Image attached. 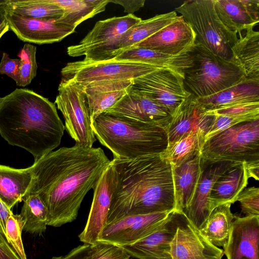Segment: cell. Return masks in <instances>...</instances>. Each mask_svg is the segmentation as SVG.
Segmentation results:
<instances>
[{
  "label": "cell",
  "mask_w": 259,
  "mask_h": 259,
  "mask_svg": "<svg viewBox=\"0 0 259 259\" xmlns=\"http://www.w3.org/2000/svg\"><path fill=\"white\" fill-rule=\"evenodd\" d=\"M196 40V34L191 26L180 15L172 23L144 40L136 47L150 49L169 55L178 56L190 52Z\"/></svg>",
  "instance_id": "obj_20"
},
{
  "label": "cell",
  "mask_w": 259,
  "mask_h": 259,
  "mask_svg": "<svg viewBox=\"0 0 259 259\" xmlns=\"http://www.w3.org/2000/svg\"><path fill=\"white\" fill-rule=\"evenodd\" d=\"M20 63V59H11L6 53H4L0 62V74L7 75L17 84L19 79Z\"/></svg>",
  "instance_id": "obj_41"
},
{
  "label": "cell",
  "mask_w": 259,
  "mask_h": 259,
  "mask_svg": "<svg viewBox=\"0 0 259 259\" xmlns=\"http://www.w3.org/2000/svg\"><path fill=\"white\" fill-rule=\"evenodd\" d=\"M55 103L65 120V130L75 144L91 148L96 141L83 85L72 79L61 81Z\"/></svg>",
  "instance_id": "obj_9"
},
{
  "label": "cell",
  "mask_w": 259,
  "mask_h": 259,
  "mask_svg": "<svg viewBox=\"0 0 259 259\" xmlns=\"http://www.w3.org/2000/svg\"><path fill=\"white\" fill-rule=\"evenodd\" d=\"M196 98L208 111L259 102V77L245 78L214 95Z\"/></svg>",
  "instance_id": "obj_26"
},
{
  "label": "cell",
  "mask_w": 259,
  "mask_h": 259,
  "mask_svg": "<svg viewBox=\"0 0 259 259\" xmlns=\"http://www.w3.org/2000/svg\"><path fill=\"white\" fill-rule=\"evenodd\" d=\"M0 259H20L1 233H0Z\"/></svg>",
  "instance_id": "obj_44"
},
{
  "label": "cell",
  "mask_w": 259,
  "mask_h": 259,
  "mask_svg": "<svg viewBox=\"0 0 259 259\" xmlns=\"http://www.w3.org/2000/svg\"><path fill=\"white\" fill-rule=\"evenodd\" d=\"M90 245L84 243L73 248L65 255L54 256L52 259H87Z\"/></svg>",
  "instance_id": "obj_42"
},
{
  "label": "cell",
  "mask_w": 259,
  "mask_h": 259,
  "mask_svg": "<svg viewBox=\"0 0 259 259\" xmlns=\"http://www.w3.org/2000/svg\"><path fill=\"white\" fill-rule=\"evenodd\" d=\"M8 0H0V5L7 3Z\"/></svg>",
  "instance_id": "obj_48"
},
{
  "label": "cell",
  "mask_w": 259,
  "mask_h": 259,
  "mask_svg": "<svg viewBox=\"0 0 259 259\" xmlns=\"http://www.w3.org/2000/svg\"><path fill=\"white\" fill-rule=\"evenodd\" d=\"M134 83V80H114L83 85L92 122L124 96Z\"/></svg>",
  "instance_id": "obj_23"
},
{
  "label": "cell",
  "mask_w": 259,
  "mask_h": 259,
  "mask_svg": "<svg viewBox=\"0 0 259 259\" xmlns=\"http://www.w3.org/2000/svg\"><path fill=\"white\" fill-rule=\"evenodd\" d=\"M9 28L24 41L37 44L61 41L75 32V27L59 23L57 19H38L14 14L6 10Z\"/></svg>",
  "instance_id": "obj_15"
},
{
  "label": "cell",
  "mask_w": 259,
  "mask_h": 259,
  "mask_svg": "<svg viewBox=\"0 0 259 259\" xmlns=\"http://www.w3.org/2000/svg\"><path fill=\"white\" fill-rule=\"evenodd\" d=\"M141 20L127 14L99 21L79 44L68 47L67 54L73 57L84 56V59L94 61L113 59L122 36Z\"/></svg>",
  "instance_id": "obj_8"
},
{
  "label": "cell",
  "mask_w": 259,
  "mask_h": 259,
  "mask_svg": "<svg viewBox=\"0 0 259 259\" xmlns=\"http://www.w3.org/2000/svg\"><path fill=\"white\" fill-rule=\"evenodd\" d=\"M215 10L230 30L241 34L259 22L258 0H213Z\"/></svg>",
  "instance_id": "obj_22"
},
{
  "label": "cell",
  "mask_w": 259,
  "mask_h": 259,
  "mask_svg": "<svg viewBox=\"0 0 259 259\" xmlns=\"http://www.w3.org/2000/svg\"><path fill=\"white\" fill-rule=\"evenodd\" d=\"M200 152L177 166H172L175 210L184 212L194 194L201 170Z\"/></svg>",
  "instance_id": "obj_25"
},
{
  "label": "cell",
  "mask_w": 259,
  "mask_h": 259,
  "mask_svg": "<svg viewBox=\"0 0 259 259\" xmlns=\"http://www.w3.org/2000/svg\"><path fill=\"white\" fill-rule=\"evenodd\" d=\"M131 257L122 246L98 241L90 245L87 259H131Z\"/></svg>",
  "instance_id": "obj_38"
},
{
  "label": "cell",
  "mask_w": 259,
  "mask_h": 259,
  "mask_svg": "<svg viewBox=\"0 0 259 259\" xmlns=\"http://www.w3.org/2000/svg\"><path fill=\"white\" fill-rule=\"evenodd\" d=\"M24 224V221L19 214L13 213L9 218L6 225L5 238L20 259H27L21 237Z\"/></svg>",
  "instance_id": "obj_37"
},
{
  "label": "cell",
  "mask_w": 259,
  "mask_h": 259,
  "mask_svg": "<svg viewBox=\"0 0 259 259\" xmlns=\"http://www.w3.org/2000/svg\"><path fill=\"white\" fill-rule=\"evenodd\" d=\"M12 213L11 210L0 199V233L5 237L6 234L7 222Z\"/></svg>",
  "instance_id": "obj_45"
},
{
  "label": "cell",
  "mask_w": 259,
  "mask_h": 259,
  "mask_svg": "<svg viewBox=\"0 0 259 259\" xmlns=\"http://www.w3.org/2000/svg\"><path fill=\"white\" fill-rule=\"evenodd\" d=\"M32 178L31 166L16 169L0 164V199L11 209L22 200Z\"/></svg>",
  "instance_id": "obj_29"
},
{
  "label": "cell",
  "mask_w": 259,
  "mask_h": 259,
  "mask_svg": "<svg viewBox=\"0 0 259 259\" xmlns=\"http://www.w3.org/2000/svg\"><path fill=\"white\" fill-rule=\"evenodd\" d=\"M192 27L196 42L214 54L230 61L231 49L238 40L237 33L227 28L220 19L213 0H189L175 10Z\"/></svg>",
  "instance_id": "obj_6"
},
{
  "label": "cell",
  "mask_w": 259,
  "mask_h": 259,
  "mask_svg": "<svg viewBox=\"0 0 259 259\" xmlns=\"http://www.w3.org/2000/svg\"><path fill=\"white\" fill-rule=\"evenodd\" d=\"M64 10L57 22L76 27L83 21L105 10L108 0H50Z\"/></svg>",
  "instance_id": "obj_32"
},
{
  "label": "cell",
  "mask_w": 259,
  "mask_h": 259,
  "mask_svg": "<svg viewBox=\"0 0 259 259\" xmlns=\"http://www.w3.org/2000/svg\"><path fill=\"white\" fill-rule=\"evenodd\" d=\"M245 31L231 49L230 61L245 77H259V32L253 27Z\"/></svg>",
  "instance_id": "obj_28"
},
{
  "label": "cell",
  "mask_w": 259,
  "mask_h": 259,
  "mask_svg": "<svg viewBox=\"0 0 259 259\" xmlns=\"http://www.w3.org/2000/svg\"><path fill=\"white\" fill-rule=\"evenodd\" d=\"M204 161L242 163L259 160V119L228 128L204 142L200 151Z\"/></svg>",
  "instance_id": "obj_7"
},
{
  "label": "cell",
  "mask_w": 259,
  "mask_h": 259,
  "mask_svg": "<svg viewBox=\"0 0 259 259\" xmlns=\"http://www.w3.org/2000/svg\"><path fill=\"white\" fill-rule=\"evenodd\" d=\"M231 205V203H225L214 208L199 229L216 246L224 247L227 243L234 217Z\"/></svg>",
  "instance_id": "obj_31"
},
{
  "label": "cell",
  "mask_w": 259,
  "mask_h": 259,
  "mask_svg": "<svg viewBox=\"0 0 259 259\" xmlns=\"http://www.w3.org/2000/svg\"><path fill=\"white\" fill-rule=\"evenodd\" d=\"M248 177L243 163L237 164L226 170L215 181L210 197L211 211L218 205L234 203L248 184Z\"/></svg>",
  "instance_id": "obj_27"
},
{
  "label": "cell",
  "mask_w": 259,
  "mask_h": 259,
  "mask_svg": "<svg viewBox=\"0 0 259 259\" xmlns=\"http://www.w3.org/2000/svg\"><path fill=\"white\" fill-rule=\"evenodd\" d=\"M170 212L132 215L120 218L105 225L99 241L121 246L132 244L155 231Z\"/></svg>",
  "instance_id": "obj_12"
},
{
  "label": "cell",
  "mask_w": 259,
  "mask_h": 259,
  "mask_svg": "<svg viewBox=\"0 0 259 259\" xmlns=\"http://www.w3.org/2000/svg\"><path fill=\"white\" fill-rule=\"evenodd\" d=\"M24 203L19 214L24 221L23 230L31 234L41 235L48 226L47 208L37 194H30L23 197Z\"/></svg>",
  "instance_id": "obj_34"
},
{
  "label": "cell",
  "mask_w": 259,
  "mask_h": 259,
  "mask_svg": "<svg viewBox=\"0 0 259 259\" xmlns=\"http://www.w3.org/2000/svg\"><path fill=\"white\" fill-rule=\"evenodd\" d=\"M92 127L96 138L115 158L160 154L168 145L164 128L128 118L102 113L92 122Z\"/></svg>",
  "instance_id": "obj_4"
},
{
  "label": "cell",
  "mask_w": 259,
  "mask_h": 259,
  "mask_svg": "<svg viewBox=\"0 0 259 259\" xmlns=\"http://www.w3.org/2000/svg\"><path fill=\"white\" fill-rule=\"evenodd\" d=\"M113 59L151 65L169 70L183 78L185 71L192 64L189 53L172 56L139 47L121 51Z\"/></svg>",
  "instance_id": "obj_24"
},
{
  "label": "cell",
  "mask_w": 259,
  "mask_h": 259,
  "mask_svg": "<svg viewBox=\"0 0 259 259\" xmlns=\"http://www.w3.org/2000/svg\"><path fill=\"white\" fill-rule=\"evenodd\" d=\"M159 68L138 62L111 59L94 61L83 59L68 62L62 69V79H72L80 84L114 80H134Z\"/></svg>",
  "instance_id": "obj_10"
},
{
  "label": "cell",
  "mask_w": 259,
  "mask_h": 259,
  "mask_svg": "<svg viewBox=\"0 0 259 259\" xmlns=\"http://www.w3.org/2000/svg\"><path fill=\"white\" fill-rule=\"evenodd\" d=\"M178 17L177 12L172 11L142 20L122 36L118 45V54L121 51L136 48L139 44L172 23Z\"/></svg>",
  "instance_id": "obj_30"
},
{
  "label": "cell",
  "mask_w": 259,
  "mask_h": 259,
  "mask_svg": "<svg viewBox=\"0 0 259 259\" xmlns=\"http://www.w3.org/2000/svg\"><path fill=\"white\" fill-rule=\"evenodd\" d=\"M257 119H259V115L226 114L214 115L212 125L204 138V142L213 136L228 128L243 122Z\"/></svg>",
  "instance_id": "obj_39"
},
{
  "label": "cell",
  "mask_w": 259,
  "mask_h": 259,
  "mask_svg": "<svg viewBox=\"0 0 259 259\" xmlns=\"http://www.w3.org/2000/svg\"><path fill=\"white\" fill-rule=\"evenodd\" d=\"M6 10L14 14L38 19H58L64 10L50 0H8Z\"/></svg>",
  "instance_id": "obj_33"
},
{
  "label": "cell",
  "mask_w": 259,
  "mask_h": 259,
  "mask_svg": "<svg viewBox=\"0 0 259 259\" xmlns=\"http://www.w3.org/2000/svg\"><path fill=\"white\" fill-rule=\"evenodd\" d=\"M65 126L56 105L33 91L16 89L0 99V134L35 161L58 147Z\"/></svg>",
  "instance_id": "obj_3"
},
{
  "label": "cell",
  "mask_w": 259,
  "mask_h": 259,
  "mask_svg": "<svg viewBox=\"0 0 259 259\" xmlns=\"http://www.w3.org/2000/svg\"><path fill=\"white\" fill-rule=\"evenodd\" d=\"M109 3L119 4L124 9V12L128 14L133 13L144 7L145 0L122 1V0H108Z\"/></svg>",
  "instance_id": "obj_43"
},
{
  "label": "cell",
  "mask_w": 259,
  "mask_h": 259,
  "mask_svg": "<svg viewBox=\"0 0 259 259\" xmlns=\"http://www.w3.org/2000/svg\"><path fill=\"white\" fill-rule=\"evenodd\" d=\"M189 53L192 64L185 71L184 81L196 98L214 95L246 78L230 61L217 56L198 42Z\"/></svg>",
  "instance_id": "obj_5"
},
{
  "label": "cell",
  "mask_w": 259,
  "mask_h": 259,
  "mask_svg": "<svg viewBox=\"0 0 259 259\" xmlns=\"http://www.w3.org/2000/svg\"><path fill=\"white\" fill-rule=\"evenodd\" d=\"M7 3L0 5V20L6 17V7Z\"/></svg>",
  "instance_id": "obj_47"
},
{
  "label": "cell",
  "mask_w": 259,
  "mask_h": 259,
  "mask_svg": "<svg viewBox=\"0 0 259 259\" xmlns=\"http://www.w3.org/2000/svg\"><path fill=\"white\" fill-rule=\"evenodd\" d=\"M234 219L224 254L227 259H259V215Z\"/></svg>",
  "instance_id": "obj_21"
},
{
  "label": "cell",
  "mask_w": 259,
  "mask_h": 259,
  "mask_svg": "<svg viewBox=\"0 0 259 259\" xmlns=\"http://www.w3.org/2000/svg\"><path fill=\"white\" fill-rule=\"evenodd\" d=\"M184 216L183 212L175 210L170 212L153 232L122 247L131 256L138 259H172L171 242Z\"/></svg>",
  "instance_id": "obj_17"
},
{
  "label": "cell",
  "mask_w": 259,
  "mask_h": 259,
  "mask_svg": "<svg viewBox=\"0 0 259 259\" xmlns=\"http://www.w3.org/2000/svg\"><path fill=\"white\" fill-rule=\"evenodd\" d=\"M111 162L115 180L107 224L129 215L175 210L172 166L160 154L113 158Z\"/></svg>",
  "instance_id": "obj_2"
},
{
  "label": "cell",
  "mask_w": 259,
  "mask_h": 259,
  "mask_svg": "<svg viewBox=\"0 0 259 259\" xmlns=\"http://www.w3.org/2000/svg\"><path fill=\"white\" fill-rule=\"evenodd\" d=\"M237 201L240 203L241 212L248 215H259V188H244L239 194Z\"/></svg>",
  "instance_id": "obj_40"
},
{
  "label": "cell",
  "mask_w": 259,
  "mask_h": 259,
  "mask_svg": "<svg viewBox=\"0 0 259 259\" xmlns=\"http://www.w3.org/2000/svg\"><path fill=\"white\" fill-rule=\"evenodd\" d=\"M172 259H222L224 250L210 243L184 216L171 242Z\"/></svg>",
  "instance_id": "obj_18"
},
{
  "label": "cell",
  "mask_w": 259,
  "mask_h": 259,
  "mask_svg": "<svg viewBox=\"0 0 259 259\" xmlns=\"http://www.w3.org/2000/svg\"><path fill=\"white\" fill-rule=\"evenodd\" d=\"M133 88L165 107L171 115L191 94L184 78L166 69H159L134 80Z\"/></svg>",
  "instance_id": "obj_11"
},
{
  "label": "cell",
  "mask_w": 259,
  "mask_h": 259,
  "mask_svg": "<svg viewBox=\"0 0 259 259\" xmlns=\"http://www.w3.org/2000/svg\"><path fill=\"white\" fill-rule=\"evenodd\" d=\"M103 113L153 124L165 128L171 115L164 107L133 88Z\"/></svg>",
  "instance_id": "obj_14"
},
{
  "label": "cell",
  "mask_w": 259,
  "mask_h": 259,
  "mask_svg": "<svg viewBox=\"0 0 259 259\" xmlns=\"http://www.w3.org/2000/svg\"><path fill=\"white\" fill-rule=\"evenodd\" d=\"M36 48L26 44L18 56L20 58L19 79L18 86L25 87L29 84L36 75L37 65L36 60Z\"/></svg>",
  "instance_id": "obj_36"
},
{
  "label": "cell",
  "mask_w": 259,
  "mask_h": 259,
  "mask_svg": "<svg viewBox=\"0 0 259 259\" xmlns=\"http://www.w3.org/2000/svg\"><path fill=\"white\" fill-rule=\"evenodd\" d=\"M110 163L99 147H61L34 161L24 196L37 194L47 208L48 226L60 227L76 219L85 195Z\"/></svg>",
  "instance_id": "obj_1"
},
{
  "label": "cell",
  "mask_w": 259,
  "mask_h": 259,
  "mask_svg": "<svg viewBox=\"0 0 259 259\" xmlns=\"http://www.w3.org/2000/svg\"><path fill=\"white\" fill-rule=\"evenodd\" d=\"M115 180V172L111 162L93 189V199L87 224L78 236L80 241L85 244L92 245L97 242L107 224Z\"/></svg>",
  "instance_id": "obj_16"
},
{
  "label": "cell",
  "mask_w": 259,
  "mask_h": 259,
  "mask_svg": "<svg viewBox=\"0 0 259 259\" xmlns=\"http://www.w3.org/2000/svg\"><path fill=\"white\" fill-rule=\"evenodd\" d=\"M214 118V115L210 113L191 94L177 108L165 128L167 146L193 133H201L205 137Z\"/></svg>",
  "instance_id": "obj_13"
},
{
  "label": "cell",
  "mask_w": 259,
  "mask_h": 259,
  "mask_svg": "<svg viewBox=\"0 0 259 259\" xmlns=\"http://www.w3.org/2000/svg\"><path fill=\"white\" fill-rule=\"evenodd\" d=\"M239 163L230 161L211 162L202 159L201 172L194 194L190 204L183 212L198 229L211 212L209 197L213 184L226 170Z\"/></svg>",
  "instance_id": "obj_19"
},
{
  "label": "cell",
  "mask_w": 259,
  "mask_h": 259,
  "mask_svg": "<svg viewBox=\"0 0 259 259\" xmlns=\"http://www.w3.org/2000/svg\"><path fill=\"white\" fill-rule=\"evenodd\" d=\"M248 178L259 180V160L243 163Z\"/></svg>",
  "instance_id": "obj_46"
},
{
  "label": "cell",
  "mask_w": 259,
  "mask_h": 259,
  "mask_svg": "<svg viewBox=\"0 0 259 259\" xmlns=\"http://www.w3.org/2000/svg\"><path fill=\"white\" fill-rule=\"evenodd\" d=\"M204 138L201 133H193L168 146L160 154L172 166H179L200 151Z\"/></svg>",
  "instance_id": "obj_35"
}]
</instances>
